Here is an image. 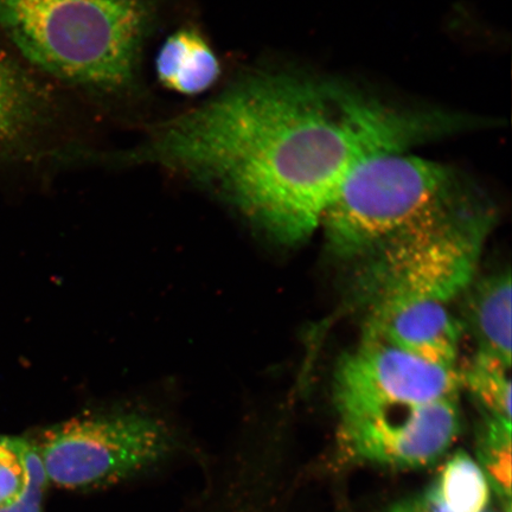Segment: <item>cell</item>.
Instances as JSON below:
<instances>
[{
	"instance_id": "1",
	"label": "cell",
	"mask_w": 512,
	"mask_h": 512,
	"mask_svg": "<svg viewBox=\"0 0 512 512\" xmlns=\"http://www.w3.org/2000/svg\"><path fill=\"white\" fill-rule=\"evenodd\" d=\"M483 124L330 76L258 70L152 125L117 160L156 165L206 184L273 238L296 245L320 227L358 165Z\"/></svg>"
},
{
	"instance_id": "2",
	"label": "cell",
	"mask_w": 512,
	"mask_h": 512,
	"mask_svg": "<svg viewBox=\"0 0 512 512\" xmlns=\"http://www.w3.org/2000/svg\"><path fill=\"white\" fill-rule=\"evenodd\" d=\"M172 0H0V38L53 86L108 108L144 95V60Z\"/></svg>"
},
{
	"instance_id": "3",
	"label": "cell",
	"mask_w": 512,
	"mask_h": 512,
	"mask_svg": "<svg viewBox=\"0 0 512 512\" xmlns=\"http://www.w3.org/2000/svg\"><path fill=\"white\" fill-rule=\"evenodd\" d=\"M495 211L476 183L426 219L366 256L363 294L369 310L444 306L472 285Z\"/></svg>"
},
{
	"instance_id": "4",
	"label": "cell",
	"mask_w": 512,
	"mask_h": 512,
	"mask_svg": "<svg viewBox=\"0 0 512 512\" xmlns=\"http://www.w3.org/2000/svg\"><path fill=\"white\" fill-rule=\"evenodd\" d=\"M463 171L406 152L358 165L326 209L322 224L331 252L361 259L462 194Z\"/></svg>"
},
{
	"instance_id": "5",
	"label": "cell",
	"mask_w": 512,
	"mask_h": 512,
	"mask_svg": "<svg viewBox=\"0 0 512 512\" xmlns=\"http://www.w3.org/2000/svg\"><path fill=\"white\" fill-rule=\"evenodd\" d=\"M162 421L137 413L63 422L36 446L48 483L66 490L104 488L153 469L174 450Z\"/></svg>"
},
{
	"instance_id": "6",
	"label": "cell",
	"mask_w": 512,
	"mask_h": 512,
	"mask_svg": "<svg viewBox=\"0 0 512 512\" xmlns=\"http://www.w3.org/2000/svg\"><path fill=\"white\" fill-rule=\"evenodd\" d=\"M462 386L463 374L456 366L426 361L381 339L363 337L338 364L335 402L342 418L458 399Z\"/></svg>"
},
{
	"instance_id": "7",
	"label": "cell",
	"mask_w": 512,
	"mask_h": 512,
	"mask_svg": "<svg viewBox=\"0 0 512 512\" xmlns=\"http://www.w3.org/2000/svg\"><path fill=\"white\" fill-rule=\"evenodd\" d=\"M339 420V437L350 457L398 470L437 463L462 427L458 399L384 408Z\"/></svg>"
},
{
	"instance_id": "8",
	"label": "cell",
	"mask_w": 512,
	"mask_h": 512,
	"mask_svg": "<svg viewBox=\"0 0 512 512\" xmlns=\"http://www.w3.org/2000/svg\"><path fill=\"white\" fill-rule=\"evenodd\" d=\"M53 86L0 38V168L59 157Z\"/></svg>"
},
{
	"instance_id": "9",
	"label": "cell",
	"mask_w": 512,
	"mask_h": 512,
	"mask_svg": "<svg viewBox=\"0 0 512 512\" xmlns=\"http://www.w3.org/2000/svg\"><path fill=\"white\" fill-rule=\"evenodd\" d=\"M155 72L160 86L170 92L197 96L219 83L222 66L208 38L187 25L165 38L157 51Z\"/></svg>"
},
{
	"instance_id": "10",
	"label": "cell",
	"mask_w": 512,
	"mask_h": 512,
	"mask_svg": "<svg viewBox=\"0 0 512 512\" xmlns=\"http://www.w3.org/2000/svg\"><path fill=\"white\" fill-rule=\"evenodd\" d=\"M471 294L469 323L478 342V351L511 366L510 272L480 281Z\"/></svg>"
},
{
	"instance_id": "11",
	"label": "cell",
	"mask_w": 512,
	"mask_h": 512,
	"mask_svg": "<svg viewBox=\"0 0 512 512\" xmlns=\"http://www.w3.org/2000/svg\"><path fill=\"white\" fill-rule=\"evenodd\" d=\"M430 490L450 512H486L492 491L482 466L465 452L447 459Z\"/></svg>"
},
{
	"instance_id": "12",
	"label": "cell",
	"mask_w": 512,
	"mask_h": 512,
	"mask_svg": "<svg viewBox=\"0 0 512 512\" xmlns=\"http://www.w3.org/2000/svg\"><path fill=\"white\" fill-rule=\"evenodd\" d=\"M509 364L499 358L477 352L475 360L463 374V384L469 388L488 414L511 424V380Z\"/></svg>"
},
{
	"instance_id": "13",
	"label": "cell",
	"mask_w": 512,
	"mask_h": 512,
	"mask_svg": "<svg viewBox=\"0 0 512 512\" xmlns=\"http://www.w3.org/2000/svg\"><path fill=\"white\" fill-rule=\"evenodd\" d=\"M478 464L488 477L491 489L510 504L511 424L495 419L486 421L478 446Z\"/></svg>"
},
{
	"instance_id": "14",
	"label": "cell",
	"mask_w": 512,
	"mask_h": 512,
	"mask_svg": "<svg viewBox=\"0 0 512 512\" xmlns=\"http://www.w3.org/2000/svg\"><path fill=\"white\" fill-rule=\"evenodd\" d=\"M29 483V472L19 438L0 437V510L22 498Z\"/></svg>"
},
{
	"instance_id": "15",
	"label": "cell",
	"mask_w": 512,
	"mask_h": 512,
	"mask_svg": "<svg viewBox=\"0 0 512 512\" xmlns=\"http://www.w3.org/2000/svg\"><path fill=\"white\" fill-rule=\"evenodd\" d=\"M19 445H21L25 464H27L29 483L27 490L18 502L0 512H42V495L48 484L46 472H44L36 446L24 439H19Z\"/></svg>"
},
{
	"instance_id": "16",
	"label": "cell",
	"mask_w": 512,
	"mask_h": 512,
	"mask_svg": "<svg viewBox=\"0 0 512 512\" xmlns=\"http://www.w3.org/2000/svg\"><path fill=\"white\" fill-rule=\"evenodd\" d=\"M387 512H450L441 505L428 489L424 494L415 495L395 503Z\"/></svg>"
},
{
	"instance_id": "17",
	"label": "cell",
	"mask_w": 512,
	"mask_h": 512,
	"mask_svg": "<svg viewBox=\"0 0 512 512\" xmlns=\"http://www.w3.org/2000/svg\"><path fill=\"white\" fill-rule=\"evenodd\" d=\"M505 512H511V510H505Z\"/></svg>"
}]
</instances>
